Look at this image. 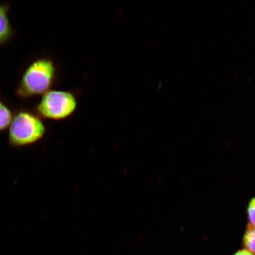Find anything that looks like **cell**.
<instances>
[{
  "label": "cell",
  "instance_id": "6da1fadb",
  "mask_svg": "<svg viewBox=\"0 0 255 255\" xmlns=\"http://www.w3.org/2000/svg\"><path fill=\"white\" fill-rule=\"evenodd\" d=\"M55 75V68L50 60L42 58L32 63L22 76L17 93L28 98L49 91Z\"/></svg>",
  "mask_w": 255,
  "mask_h": 255
},
{
  "label": "cell",
  "instance_id": "7a4b0ae2",
  "mask_svg": "<svg viewBox=\"0 0 255 255\" xmlns=\"http://www.w3.org/2000/svg\"><path fill=\"white\" fill-rule=\"evenodd\" d=\"M45 131V127L39 118L21 111L12 119L9 125V142L16 146L30 145L42 138Z\"/></svg>",
  "mask_w": 255,
  "mask_h": 255
},
{
  "label": "cell",
  "instance_id": "3957f363",
  "mask_svg": "<svg viewBox=\"0 0 255 255\" xmlns=\"http://www.w3.org/2000/svg\"><path fill=\"white\" fill-rule=\"evenodd\" d=\"M76 107L77 101L70 92L49 91L44 94L37 110L46 119L58 120L71 116Z\"/></svg>",
  "mask_w": 255,
  "mask_h": 255
},
{
  "label": "cell",
  "instance_id": "277c9868",
  "mask_svg": "<svg viewBox=\"0 0 255 255\" xmlns=\"http://www.w3.org/2000/svg\"><path fill=\"white\" fill-rule=\"evenodd\" d=\"M8 5L0 4V46L10 39L13 33L8 19Z\"/></svg>",
  "mask_w": 255,
  "mask_h": 255
},
{
  "label": "cell",
  "instance_id": "5b68a950",
  "mask_svg": "<svg viewBox=\"0 0 255 255\" xmlns=\"http://www.w3.org/2000/svg\"><path fill=\"white\" fill-rule=\"evenodd\" d=\"M245 250L255 255V228L248 225L242 239Z\"/></svg>",
  "mask_w": 255,
  "mask_h": 255
},
{
  "label": "cell",
  "instance_id": "8992f818",
  "mask_svg": "<svg viewBox=\"0 0 255 255\" xmlns=\"http://www.w3.org/2000/svg\"><path fill=\"white\" fill-rule=\"evenodd\" d=\"M12 120L11 111L0 101V131L9 127Z\"/></svg>",
  "mask_w": 255,
  "mask_h": 255
},
{
  "label": "cell",
  "instance_id": "52a82bcc",
  "mask_svg": "<svg viewBox=\"0 0 255 255\" xmlns=\"http://www.w3.org/2000/svg\"><path fill=\"white\" fill-rule=\"evenodd\" d=\"M247 216L248 225L255 228V197L250 200L247 207Z\"/></svg>",
  "mask_w": 255,
  "mask_h": 255
},
{
  "label": "cell",
  "instance_id": "ba28073f",
  "mask_svg": "<svg viewBox=\"0 0 255 255\" xmlns=\"http://www.w3.org/2000/svg\"><path fill=\"white\" fill-rule=\"evenodd\" d=\"M232 255H254L246 250H239Z\"/></svg>",
  "mask_w": 255,
  "mask_h": 255
},
{
  "label": "cell",
  "instance_id": "9c48e42d",
  "mask_svg": "<svg viewBox=\"0 0 255 255\" xmlns=\"http://www.w3.org/2000/svg\"><path fill=\"white\" fill-rule=\"evenodd\" d=\"M235 78H237L238 79V73H235Z\"/></svg>",
  "mask_w": 255,
  "mask_h": 255
}]
</instances>
